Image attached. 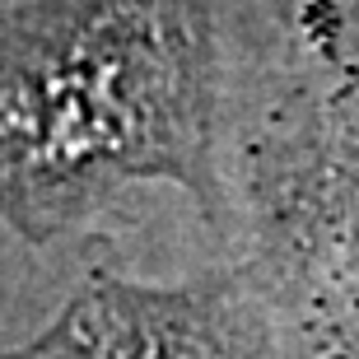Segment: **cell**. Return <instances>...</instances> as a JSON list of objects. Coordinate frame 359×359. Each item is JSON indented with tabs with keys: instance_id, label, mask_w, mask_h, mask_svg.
I'll list each match as a JSON object with an SVG mask.
<instances>
[{
	"instance_id": "1",
	"label": "cell",
	"mask_w": 359,
	"mask_h": 359,
	"mask_svg": "<svg viewBox=\"0 0 359 359\" xmlns=\"http://www.w3.org/2000/svg\"><path fill=\"white\" fill-rule=\"evenodd\" d=\"M205 0H24L0 19V229L42 248L168 177L215 215Z\"/></svg>"
},
{
	"instance_id": "2",
	"label": "cell",
	"mask_w": 359,
	"mask_h": 359,
	"mask_svg": "<svg viewBox=\"0 0 359 359\" xmlns=\"http://www.w3.org/2000/svg\"><path fill=\"white\" fill-rule=\"evenodd\" d=\"M266 327L233 285L145 290L89 276L61 318L0 359H266Z\"/></svg>"
}]
</instances>
